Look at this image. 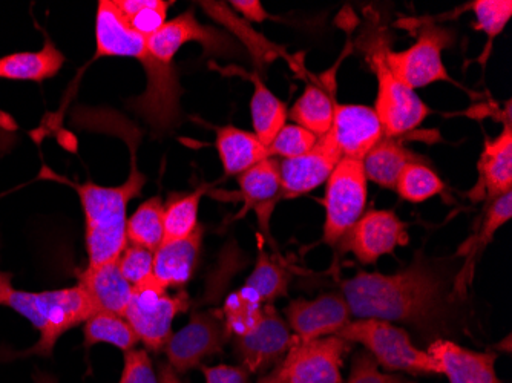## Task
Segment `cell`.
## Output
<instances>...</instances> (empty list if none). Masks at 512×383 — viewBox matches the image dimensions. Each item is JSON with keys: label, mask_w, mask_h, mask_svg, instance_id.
<instances>
[{"label": "cell", "mask_w": 512, "mask_h": 383, "mask_svg": "<svg viewBox=\"0 0 512 383\" xmlns=\"http://www.w3.org/2000/svg\"><path fill=\"white\" fill-rule=\"evenodd\" d=\"M341 293L356 319L402 324L433 341L450 333L462 296L422 253L399 272H361L344 279Z\"/></svg>", "instance_id": "obj_1"}, {"label": "cell", "mask_w": 512, "mask_h": 383, "mask_svg": "<svg viewBox=\"0 0 512 383\" xmlns=\"http://www.w3.org/2000/svg\"><path fill=\"white\" fill-rule=\"evenodd\" d=\"M96 46L97 57H131L142 62L146 91L131 100L129 108L148 123L154 137L174 131L181 122L183 95L177 69L149 53L148 40L129 27L114 0H100L97 5Z\"/></svg>", "instance_id": "obj_2"}, {"label": "cell", "mask_w": 512, "mask_h": 383, "mask_svg": "<svg viewBox=\"0 0 512 383\" xmlns=\"http://www.w3.org/2000/svg\"><path fill=\"white\" fill-rule=\"evenodd\" d=\"M0 307H8L33 324L40 333L39 341L25 351H14L10 357L53 356L57 341L66 331L85 324L94 315V305L79 284L66 289L25 292L13 285V273L0 270Z\"/></svg>", "instance_id": "obj_3"}, {"label": "cell", "mask_w": 512, "mask_h": 383, "mask_svg": "<svg viewBox=\"0 0 512 383\" xmlns=\"http://www.w3.org/2000/svg\"><path fill=\"white\" fill-rule=\"evenodd\" d=\"M79 194L85 213V244L88 267H97L106 262L119 261L128 246L126 224L128 204L132 198L140 197L146 177L138 171L132 160L131 174L120 186L105 187L86 181L83 184L69 183Z\"/></svg>", "instance_id": "obj_4"}, {"label": "cell", "mask_w": 512, "mask_h": 383, "mask_svg": "<svg viewBox=\"0 0 512 383\" xmlns=\"http://www.w3.org/2000/svg\"><path fill=\"white\" fill-rule=\"evenodd\" d=\"M338 338L365 348L388 373L440 374L427 350L413 344L405 328L381 319H355L336 334Z\"/></svg>", "instance_id": "obj_5"}, {"label": "cell", "mask_w": 512, "mask_h": 383, "mask_svg": "<svg viewBox=\"0 0 512 383\" xmlns=\"http://www.w3.org/2000/svg\"><path fill=\"white\" fill-rule=\"evenodd\" d=\"M192 299L186 290L171 295L154 278L135 285L125 319L134 330L138 342L148 351L160 353L171 339L175 318L191 308Z\"/></svg>", "instance_id": "obj_6"}, {"label": "cell", "mask_w": 512, "mask_h": 383, "mask_svg": "<svg viewBox=\"0 0 512 383\" xmlns=\"http://www.w3.org/2000/svg\"><path fill=\"white\" fill-rule=\"evenodd\" d=\"M388 45L378 40L370 53L371 68L378 79L375 111L384 129L385 137L398 138L421 126L430 115V108L416 91L408 88L391 73L385 62Z\"/></svg>", "instance_id": "obj_7"}, {"label": "cell", "mask_w": 512, "mask_h": 383, "mask_svg": "<svg viewBox=\"0 0 512 383\" xmlns=\"http://www.w3.org/2000/svg\"><path fill=\"white\" fill-rule=\"evenodd\" d=\"M367 177L362 160L342 158L327 180L322 241L329 246L339 244L345 233L355 226L367 206Z\"/></svg>", "instance_id": "obj_8"}, {"label": "cell", "mask_w": 512, "mask_h": 383, "mask_svg": "<svg viewBox=\"0 0 512 383\" xmlns=\"http://www.w3.org/2000/svg\"><path fill=\"white\" fill-rule=\"evenodd\" d=\"M454 43L453 31L428 25L422 28L416 42L404 51L385 53V62L391 73L408 88H425L437 82H451L442 53Z\"/></svg>", "instance_id": "obj_9"}, {"label": "cell", "mask_w": 512, "mask_h": 383, "mask_svg": "<svg viewBox=\"0 0 512 383\" xmlns=\"http://www.w3.org/2000/svg\"><path fill=\"white\" fill-rule=\"evenodd\" d=\"M350 342L327 336L301 342L293 336L283 361L276 365L283 383H344L342 367Z\"/></svg>", "instance_id": "obj_10"}, {"label": "cell", "mask_w": 512, "mask_h": 383, "mask_svg": "<svg viewBox=\"0 0 512 383\" xmlns=\"http://www.w3.org/2000/svg\"><path fill=\"white\" fill-rule=\"evenodd\" d=\"M223 311H194L188 325L172 334L165 347L168 364L178 374L200 367L207 357L221 353L229 341Z\"/></svg>", "instance_id": "obj_11"}, {"label": "cell", "mask_w": 512, "mask_h": 383, "mask_svg": "<svg viewBox=\"0 0 512 383\" xmlns=\"http://www.w3.org/2000/svg\"><path fill=\"white\" fill-rule=\"evenodd\" d=\"M148 50L155 59L174 63L175 54L186 43H200L207 56L238 57L240 45L226 31L203 25L195 17L194 10L184 11L148 37Z\"/></svg>", "instance_id": "obj_12"}, {"label": "cell", "mask_w": 512, "mask_h": 383, "mask_svg": "<svg viewBox=\"0 0 512 383\" xmlns=\"http://www.w3.org/2000/svg\"><path fill=\"white\" fill-rule=\"evenodd\" d=\"M410 241L408 224L393 210H368L339 241L344 252L355 255L362 264H375Z\"/></svg>", "instance_id": "obj_13"}, {"label": "cell", "mask_w": 512, "mask_h": 383, "mask_svg": "<svg viewBox=\"0 0 512 383\" xmlns=\"http://www.w3.org/2000/svg\"><path fill=\"white\" fill-rule=\"evenodd\" d=\"M292 341L293 334L286 319L272 304H266L260 324L250 333L234 338L235 354L247 373H264L283 361Z\"/></svg>", "instance_id": "obj_14"}, {"label": "cell", "mask_w": 512, "mask_h": 383, "mask_svg": "<svg viewBox=\"0 0 512 383\" xmlns=\"http://www.w3.org/2000/svg\"><path fill=\"white\" fill-rule=\"evenodd\" d=\"M287 325L298 341L336 336L352 321V313L342 293H325L315 299H296L284 308Z\"/></svg>", "instance_id": "obj_15"}, {"label": "cell", "mask_w": 512, "mask_h": 383, "mask_svg": "<svg viewBox=\"0 0 512 383\" xmlns=\"http://www.w3.org/2000/svg\"><path fill=\"white\" fill-rule=\"evenodd\" d=\"M341 160V152L327 134L319 137L315 148L307 154L279 160L283 200L310 194L321 184L327 183L333 169Z\"/></svg>", "instance_id": "obj_16"}, {"label": "cell", "mask_w": 512, "mask_h": 383, "mask_svg": "<svg viewBox=\"0 0 512 383\" xmlns=\"http://www.w3.org/2000/svg\"><path fill=\"white\" fill-rule=\"evenodd\" d=\"M342 158L364 160L365 155L385 137L384 129L373 108L336 103L335 115L327 132Z\"/></svg>", "instance_id": "obj_17"}, {"label": "cell", "mask_w": 512, "mask_h": 383, "mask_svg": "<svg viewBox=\"0 0 512 383\" xmlns=\"http://www.w3.org/2000/svg\"><path fill=\"white\" fill-rule=\"evenodd\" d=\"M427 351L450 383H502L496 373V354L470 350L450 339L430 342Z\"/></svg>", "instance_id": "obj_18"}, {"label": "cell", "mask_w": 512, "mask_h": 383, "mask_svg": "<svg viewBox=\"0 0 512 383\" xmlns=\"http://www.w3.org/2000/svg\"><path fill=\"white\" fill-rule=\"evenodd\" d=\"M237 178L243 201V209L237 218H243L249 210H255L261 232L270 236L269 224L273 209L278 201L283 200L278 158H266Z\"/></svg>", "instance_id": "obj_19"}, {"label": "cell", "mask_w": 512, "mask_h": 383, "mask_svg": "<svg viewBox=\"0 0 512 383\" xmlns=\"http://www.w3.org/2000/svg\"><path fill=\"white\" fill-rule=\"evenodd\" d=\"M204 227L180 241L163 243L154 252L152 278L165 289H183L194 278L203 247Z\"/></svg>", "instance_id": "obj_20"}, {"label": "cell", "mask_w": 512, "mask_h": 383, "mask_svg": "<svg viewBox=\"0 0 512 383\" xmlns=\"http://www.w3.org/2000/svg\"><path fill=\"white\" fill-rule=\"evenodd\" d=\"M79 285L91 299L94 310L125 318L134 287L120 272L119 261L86 267L79 275Z\"/></svg>", "instance_id": "obj_21"}, {"label": "cell", "mask_w": 512, "mask_h": 383, "mask_svg": "<svg viewBox=\"0 0 512 383\" xmlns=\"http://www.w3.org/2000/svg\"><path fill=\"white\" fill-rule=\"evenodd\" d=\"M336 66L329 76L306 86L301 97L290 109L289 117L295 125L322 137L332 128L336 108Z\"/></svg>", "instance_id": "obj_22"}, {"label": "cell", "mask_w": 512, "mask_h": 383, "mask_svg": "<svg viewBox=\"0 0 512 383\" xmlns=\"http://www.w3.org/2000/svg\"><path fill=\"white\" fill-rule=\"evenodd\" d=\"M477 167L480 177L476 189L485 192L490 201L512 192L511 117L496 138L486 141Z\"/></svg>", "instance_id": "obj_23"}, {"label": "cell", "mask_w": 512, "mask_h": 383, "mask_svg": "<svg viewBox=\"0 0 512 383\" xmlns=\"http://www.w3.org/2000/svg\"><path fill=\"white\" fill-rule=\"evenodd\" d=\"M215 131V146L223 164L224 177H238L255 164L270 158L267 146L253 132L235 126H220Z\"/></svg>", "instance_id": "obj_24"}, {"label": "cell", "mask_w": 512, "mask_h": 383, "mask_svg": "<svg viewBox=\"0 0 512 383\" xmlns=\"http://www.w3.org/2000/svg\"><path fill=\"white\" fill-rule=\"evenodd\" d=\"M63 65L65 56L50 39H46L40 51L0 57V79L40 83L56 77Z\"/></svg>", "instance_id": "obj_25"}, {"label": "cell", "mask_w": 512, "mask_h": 383, "mask_svg": "<svg viewBox=\"0 0 512 383\" xmlns=\"http://www.w3.org/2000/svg\"><path fill=\"white\" fill-rule=\"evenodd\" d=\"M414 161L421 160L410 149L405 148L401 140L384 137L365 155L362 164L367 181L384 189L394 190L402 171Z\"/></svg>", "instance_id": "obj_26"}, {"label": "cell", "mask_w": 512, "mask_h": 383, "mask_svg": "<svg viewBox=\"0 0 512 383\" xmlns=\"http://www.w3.org/2000/svg\"><path fill=\"white\" fill-rule=\"evenodd\" d=\"M244 76L253 83V95L250 100L253 134L264 146H269L276 134L286 126L289 111H287L286 103L281 102L264 85L258 74H244Z\"/></svg>", "instance_id": "obj_27"}, {"label": "cell", "mask_w": 512, "mask_h": 383, "mask_svg": "<svg viewBox=\"0 0 512 383\" xmlns=\"http://www.w3.org/2000/svg\"><path fill=\"white\" fill-rule=\"evenodd\" d=\"M198 5L206 11L207 16H211L212 19L217 20L224 28L232 31L247 46V50L252 54L256 65H260L258 69H263L264 63L270 62L276 56H281L279 54L283 51L281 48L272 45L261 34H256L246 20L238 19L235 14L230 13V8H227L226 4H220V2H198Z\"/></svg>", "instance_id": "obj_28"}, {"label": "cell", "mask_w": 512, "mask_h": 383, "mask_svg": "<svg viewBox=\"0 0 512 383\" xmlns=\"http://www.w3.org/2000/svg\"><path fill=\"white\" fill-rule=\"evenodd\" d=\"M204 194H206V187H198L189 194H174L169 197L163 212V226H165L163 243L186 239L197 230L200 226L198 210Z\"/></svg>", "instance_id": "obj_29"}, {"label": "cell", "mask_w": 512, "mask_h": 383, "mask_svg": "<svg viewBox=\"0 0 512 383\" xmlns=\"http://www.w3.org/2000/svg\"><path fill=\"white\" fill-rule=\"evenodd\" d=\"M83 334H85V342H83L85 348H91L97 344H111L126 353L138 342L134 330L123 316L112 315L105 311H96L86 319L83 324Z\"/></svg>", "instance_id": "obj_30"}, {"label": "cell", "mask_w": 512, "mask_h": 383, "mask_svg": "<svg viewBox=\"0 0 512 383\" xmlns=\"http://www.w3.org/2000/svg\"><path fill=\"white\" fill-rule=\"evenodd\" d=\"M163 212H165V203L160 197L149 198L148 201L140 204L126 224L128 243L155 252L165 239Z\"/></svg>", "instance_id": "obj_31"}, {"label": "cell", "mask_w": 512, "mask_h": 383, "mask_svg": "<svg viewBox=\"0 0 512 383\" xmlns=\"http://www.w3.org/2000/svg\"><path fill=\"white\" fill-rule=\"evenodd\" d=\"M290 278H292L290 273L281 264L273 261L260 244L255 269L246 279L244 287L249 289L264 305L272 304L281 296H287Z\"/></svg>", "instance_id": "obj_32"}, {"label": "cell", "mask_w": 512, "mask_h": 383, "mask_svg": "<svg viewBox=\"0 0 512 383\" xmlns=\"http://www.w3.org/2000/svg\"><path fill=\"white\" fill-rule=\"evenodd\" d=\"M263 310V302L244 285L237 292L230 293L221 308L229 336L240 338L250 333L256 325L260 324Z\"/></svg>", "instance_id": "obj_33"}, {"label": "cell", "mask_w": 512, "mask_h": 383, "mask_svg": "<svg viewBox=\"0 0 512 383\" xmlns=\"http://www.w3.org/2000/svg\"><path fill=\"white\" fill-rule=\"evenodd\" d=\"M129 27L140 36L151 37L168 22L172 2L166 0H114Z\"/></svg>", "instance_id": "obj_34"}, {"label": "cell", "mask_w": 512, "mask_h": 383, "mask_svg": "<svg viewBox=\"0 0 512 383\" xmlns=\"http://www.w3.org/2000/svg\"><path fill=\"white\" fill-rule=\"evenodd\" d=\"M444 189V181L440 180L439 175L431 167L421 161L408 164L394 187L399 197L408 203H424L442 194Z\"/></svg>", "instance_id": "obj_35"}, {"label": "cell", "mask_w": 512, "mask_h": 383, "mask_svg": "<svg viewBox=\"0 0 512 383\" xmlns=\"http://www.w3.org/2000/svg\"><path fill=\"white\" fill-rule=\"evenodd\" d=\"M318 138V135L293 123V125L284 126L276 134L272 143L267 146V151L270 158H278V160L301 157L315 148Z\"/></svg>", "instance_id": "obj_36"}, {"label": "cell", "mask_w": 512, "mask_h": 383, "mask_svg": "<svg viewBox=\"0 0 512 383\" xmlns=\"http://www.w3.org/2000/svg\"><path fill=\"white\" fill-rule=\"evenodd\" d=\"M471 11L476 17V30L488 37V43L505 30L506 23L512 16L511 0H476L471 4Z\"/></svg>", "instance_id": "obj_37"}, {"label": "cell", "mask_w": 512, "mask_h": 383, "mask_svg": "<svg viewBox=\"0 0 512 383\" xmlns=\"http://www.w3.org/2000/svg\"><path fill=\"white\" fill-rule=\"evenodd\" d=\"M511 217L512 192H508V194L491 201L490 209L485 213V218H483L479 233H477L476 238L473 239V243L470 244L471 252L477 255L479 249H482V247L490 243L494 233H496L503 224L508 223Z\"/></svg>", "instance_id": "obj_38"}, {"label": "cell", "mask_w": 512, "mask_h": 383, "mask_svg": "<svg viewBox=\"0 0 512 383\" xmlns=\"http://www.w3.org/2000/svg\"><path fill=\"white\" fill-rule=\"evenodd\" d=\"M119 267L126 281L135 287L151 278L154 272V252L145 247L128 244L119 258Z\"/></svg>", "instance_id": "obj_39"}, {"label": "cell", "mask_w": 512, "mask_h": 383, "mask_svg": "<svg viewBox=\"0 0 512 383\" xmlns=\"http://www.w3.org/2000/svg\"><path fill=\"white\" fill-rule=\"evenodd\" d=\"M119 383H158V374L148 351L137 348L126 351Z\"/></svg>", "instance_id": "obj_40"}, {"label": "cell", "mask_w": 512, "mask_h": 383, "mask_svg": "<svg viewBox=\"0 0 512 383\" xmlns=\"http://www.w3.org/2000/svg\"><path fill=\"white\" fill-rule=\"evenodd\" d=\"M344 383H408L398 374L382 373L375 359L361 351L353 357L350 376Z\"/></svg>", "instance_id": "obj_41"}, {"label": "cell", "mask_w": 512, "mask_h": 383, "mask_svg": "<svg viewBox=\"0 0 512 383\" xmlns=\"http://www.w3.org/2000/svg\"><path fill=\"white\" fill-rule=\"evenodd\" d=\"M206 383H249L250 374L241 365L201 367Z\"/></svg>", "instance_id": "obj_42"}, {"label": "cell", "mask_w": 512, "mask_h": 383, "mask_svg": "<svg viewBox=\"0 0 512 383\" xmlns=\"http://www.w3.org/2000/svg\"><path fill=\"white\" fill-rule=\"evenodd\" d=\"M230 7L249 22L261 23L270 19L269 13L264 10L260 0H234V2H230Z\"/></svg>", "instance_id": "obj_43"}, {"label": "cell", "mask_w": 512, "mask_h": 383, "mask_svg": "<svg viewBox=\"0 0 512 383\" xmlns=\"http://www.w3.org/2000/svg\"><path fill=\"white\" fill-rule=\"evenodd\" d=\"M158 383H183L180 374L168 364V362H161L158 364Z\"/></svg>", "instance_id": "obj_44"}, {"label": "cell", "mask_w": 512, "mask_h": 383, "mask_svg": "<svg viewBox=\"0 0 512 383\" xmlns=\"http://www.w3.org/2000/svg\"><path fill=\"white\" fill-rule=\"evenodd\" d=\"M258 383H283V380L279 377L278 368L273 367V370L266 376L261 377Z\"/></svg>", "instance_id": "obj_45"}, {"label": "cell", "mask_w": 512, "mask_h": 383, "mask_svg": "<svg viewBox=\"0 0 512 383\" xmlns=\"http://www.w3.org/2000/svg\"><path fill=\"white\" fill-rule=\"evenodd\" d=\"M34 383H59V380L51 374L37 371V373H34Z\"/></svg>", "instance_id": "obj_46"}, {"label": "cell", "mask_w": 512, "mask_h": 383, "mask_svg": "<svg viewBox=\"0 0 512 383\" xmlns=\"http://www.w3.org/2000/svg\"><path fill=\"white\" fill-rule=\"evenodd\" d=\"M4 122V114H2V112H0V123Z\"/></svg>", "instance_id": "obj_47"}]
</instances>
